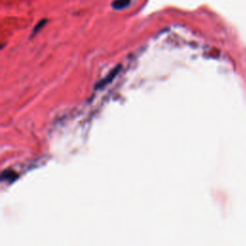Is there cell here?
Wrapping results in <instances>:
<instances>
[{
  "label": "cell",
  "mask_w": 246,
  "mask_h": 246,
  "mask_svg": "<svg viewBox=\"0 0 246 246\" xmlns=\"http://www.w3.org/2000/svg\"><path fill=\"white\" fill-rule=\"evenodd\" d=\"M119 71H120V66L115 67L109 74H108V75L105 77L104 79H102L101 81H99V82L96 84L95 88H103L104 87H106V86H108L109 84H111V83L115 80V78L116 77V75L118 74Z\"/></svg>",
  "instance_id": "obj_1"
},
{
  "label": "cell",
  "mask_w": 246,
  "mask_h": 246,
  "mask_svg": "<svg viewBox=\"0 0 246 246\" xmlns=\"http://www.w3.org/2000/svg\"><path fill=\"white\" fill-rule=\"evenodd\" d=\"M131 4V0H114L112 2V8L117 11L124 10Z\"/></svg>",
  "instance_id": "obj_2"
},
{
  "label": "cell",
  "mask_w": 246,
  "mask_h": 246,
  "mask_svg": "<svg viewBox=\"0 0 246 246\" xmlns=\"http://www.w3.org/2000/svg\"><path fill=\"white\" fill-rule=\"evenodd\" d=\"M18 178V174L14 171L12 170H4L1 174V179L2 181H7V182H13L15 179Z\"/></svg>",
  "instance_id": "obj_3"
},
{
  "label": "cell",
  "mask_w": 246,
  "mask_h": 246,
  "mask_svg": "<svg viewBox=\"0 0 246 246\" xmlns=\"http://www.w3.org/2000/svg\"><path fill=\"white\" fill-rule=\"evenodd\" d=\"M47 23V19H41V20H40L37 24H36V26L34 27V29H33V33H32V36H35L36 34H38L40 31L45 26V24Z\"/></svg>",
  "instance_id": "obj_4"
}]
</instances>
